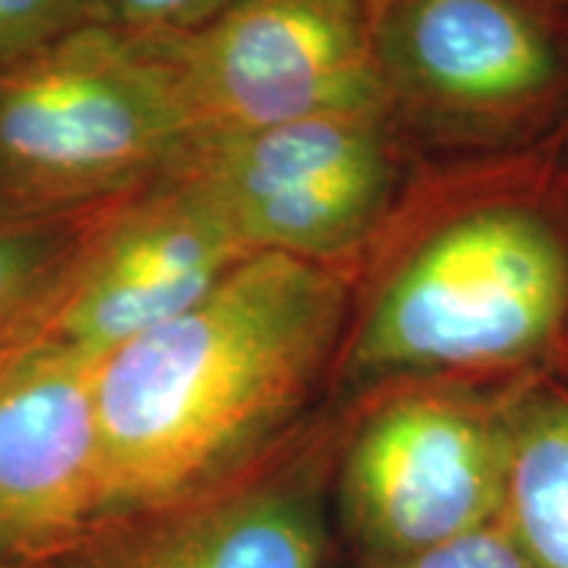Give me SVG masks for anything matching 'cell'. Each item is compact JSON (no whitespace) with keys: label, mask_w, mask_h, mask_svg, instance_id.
<instances>
[{"label":"cell","mask_w":568,"mask_h":568,"mask_svg":"<svg viewBox=\"0 0 568 568\" xmlns=\"http://www.w3.org/2000/svg\"><path fill=\"white\" fill-rule=\"evenodd\" d=\"M343 284L311 258L245 255L201 303L95 364L111 518L209 493L314 393Z\"/></svg>","instance_id":"6da1fadb"},{"label":"cell","mask_w":568,"mask_h":568,"mask_svg":"<svg viewBox=\"0 0 568 568\" xmlns=\"http://www.w3.org/2000/svg\"><path fill=\"white\" fill-rule=\"evenodd\" d=\"M201 142L172 63L95 24L0 69V211L80 216L174 174Z\"/></svg>","instance_id":"7a4b0ae2"},{"label":"cell","mask_w":568,"mask_h":568,"mask_svg":"<svg viewBox=\"0 0 568 568\" xmlns=\"http://www.w3.org/2000/svg\"><path fill=\"white\" fill-rule=\"evenodd\" d=\"M558 240L524 213H479L437 234L389 284L347 353L358 376L493 366L548 339L566 305Z\"/></svg>","instance_id":"3957f363"},{"label":"cell","mask_w":568,"mask_h":568,"mask_svg":"<svg viewBox=\"0 0 568 568\" xmlns=\"http://www.w3.org/2000/svg\"><path fill=\"white\" fill-rule=\"evenodd\" d=\"M368 13L372 0H230L201 30L151 42L172 63L203 142L372 111Z\"/></svg>","instance_id":"277c9868"},{"label":"cell","mask_w":568,"mask_h":568,"mask_svg":"<svg viewBox=\"0 0 568 568\" xmlns=\"http://www.w3.org/2000/svg\"><path fill=\"white\" fill-rule=\"evenodd\" d=\"M251 251L182 172L105 209L27 339L88 361L184 314ZM24 339V343H27Z\"/></svg>","instance_id":"5b68a950"},{"label":"cell","mask_w":568,"mask_h":568,"mask_svg":"<svg viewBox=\"0 0 568 568\" xmlns=\"http://www.w3.org/2000/svg\"><path fill=\"white\" fill-rule=\"evenodd\" d=\"M508 424L456 397L389 403L343 474L345 527L368 564L416 556L500 516Z\"/></svg>","instance_id":"8992f818"},{"label":"cell","mask_w":568,"mask_h":568,"mask_svg":"<svg viewBox=\"0 0 568 568\" xmlns=\"http://www.w3.org/2000/svg\"><path fill=\"white\" fill-rule=\"evenodd\" d=\"M251 253L318 261L353 243L387 184L368 113H329L197 142L176 169Z\"/></svg>","instance_id":"52a82bcc"},{"label":"cell","mask_w":568,"mask_h":568,"mask_svg":"<svg viewBox=\"0 0 568 568\" xmlns=\"http://www.w3.org/2000/svg\"><path fill=\"white\" fill-rule=\"evenodd\" d=\"M113 521L95 361L48 339L0 355V564L40 568Z\"/></svg>","instance_id":"ba28073f"},{"label":"cell","mask_w":568,"mask_h":568,"mask_svg":"<svg viewBox=\"0 0 568 568\" xmlns=\"http://www.w3.org/2000/svg\"><path fill=\"white\" fill-rule=\"evenodd\" d=\"M387 38L443 95L521 98L548 82V32L521 0H389Z\"/></svg>","instance_id":"9c48e42d"},{"label":"cell","mask_w":568,"mask_h":568,"mask_svg":"<svg viewBox=\"0 0 568 568\" xmlns=\"http://www.w3.org/2000/svg\"><path fill=\"white\" fill-rule=\"evenodd\" d=\"M322 558L314 495L264 481L184 510L126 568H322Z\"/></svg>","instance_id":"30bf717a"},{"label":"cell","mask_w":568,"mask_h":568,"mask_svg":"<svg viewBox=\"0 0 568 568\" xmlns=\"http://www.w3.org/2000/svg\"><path fill=\"white\" fill-rule=\"evenodd\" d=\"M497 524L535 568H568V400L508 422Z\"/></svg>","instance_id":"8fae6325"},{"label":"cell","mask_w":568,"mask_h":568,"mask_svg":"<svg viewBox=\"0 0 568 568\" xmlns=\"http://www.w3.org/2000/svg\"><path fill=\"white\" fill-rule=\"evenodd\" d=\"M103 211L80 216L0 211V355L32 335Z\"/></svg>","instance_id":"7c38bea8"},{"label":"cell","mask_w":568,"mask_h":568,"mask_svg":"<svg viewBox=\"0 0 568 568\" xmlns=\"http://www.w3.org/2000/svg\"><path fill=\"white\" fill-rule=\"evenodd\" d=\"M95 24H116L109 0H0V69Z\"/></svg>","instance_id":"4fadbf2b"},{"label":"cell","mask_w":568,"mask_h":568,"mask_svg":"<svg viewBox=\"0 0 568 568\" xmlns=\"http://www.w3.org/2000/svg\"><path fill=\"white\" fill-rule=\"evenodd\" d=\"M366 568H535L500 524H487L416 556Z\"/></svg>","instance_id":"5bb4252c"},{"label":"cell","mask_w":568,"mask_h":568,"mask_svg":"<svg viewBox=\"0 0 568 568\" xmlns=\"http://www.w3.org/2000/svg\"><path fill=\"white\" fill-rule=\"evenodd\" d=\"M113 21L148 40L180 38L222 13L230 0H109Z\"/></svg>","instance_id":"9a60e30c"},{"label":"cell","mask_w":568,"mask_h":568,"mask_svg":"<svg viewBox=\"0 0 568 568\" xmlns=\"http://www.w3.org/2000/svg\"><path fill=\"white\" fill-rule=\"evenodd\" d=\"M0 568H21V566H6V564H0Z\"/></svg>","instance_id":"2e32d148"}]
</instances>
